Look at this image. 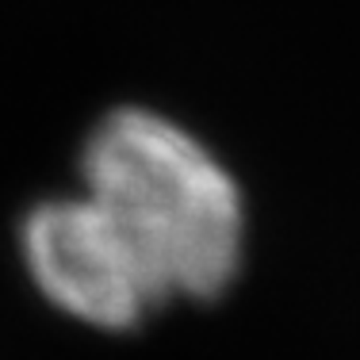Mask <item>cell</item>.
<instances>
[{"instance_id": "6da1fadb", "label": "cell", "mask_w": 360, "mask_h": 360, "mask_svg": "<svg viewBox=\"0 0 360 360\" xmlns=\"http://www.w3.org/2000/svg\"><path fill=\"white\" fill-rule=\"evenodd\" d=\"M81 176L161 303L230 288L245 250V207L234 176L195 134L146 108H119L89 134Z\"/></svg>"}, {"instance_id": "7a4b0ae2", "label": "cell", "mask_w": 360, "mask_h": 360, "mask_svg": "<svg viewBox=\"0 0 360 360\" xmlns=\"http://www.w3.org/2000/svg\"><path fill=\"white\" fill-rule=\"evenodd\" d=\"M20 242L42 295L96 330H134L165 307L115 222L84 192L39 203Z\"/></svg>"}]
</instances>
